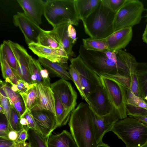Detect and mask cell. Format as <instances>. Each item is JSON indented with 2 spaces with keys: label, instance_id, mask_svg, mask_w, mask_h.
Segmentation results:
<instances>
[{
  "label": "cell",
  "instance_id": "7",
  "mask_svg": "<svg viewBox=\"0 0 147 147\" xmlns=\"http://www.w3.org/2000/svg\"><path fill=\"white\" fill-rule=\"evenodd\" d=\"M105 88L120 119L127 117L126 101L128 89L116 79L109 76L100 77Z\"/></svg>",
  "mask_w": 147,
  "mask_h": 147
},
{
  "label": "cell",
  "instance_id": "12",
  "mask_svg": "<svg viewBox=\"0 0 147 147\" xmlns=\"http://www.w3.org/2000/svg\"><path fill=\"white\" fill-rule=\"evenodd\" d=\"M36 126V131L47 138L52 132L58 127L55 115L45 109L31 111Z\"/></svg>",
  "mask_w": 147,
  "mask_h": 147
},
{
  "label": "cell",
  "instance_id": "50",
  "mask_svg": "<svg viewBox=\"0 0 147 147\" xmlns=\"http://www.w3.org/2000/svg\"><path fill=\"white\" fill-rule=\"evenodd\" d=\"M129 116L135 118L141 122L147 125V116L134 115Z\"/></svg>",
  "mask_w": 147,
  "mask_h": 147
},
{
  "label": "cell",
  "instance_id": "4",
  "mask_svg": "<svg viewBox=\"0 0 147 147\" xmlns=\"http://www.w3.org/2000/svg\"><path fill=\"white\" fill-rule=\"evenodd\" d=\"M111 131L125 144L126 147H140L147 139V125L134 117H127L114 124Z\"/></svg>",
  "mask_w": 147,
  "mask_h": 147
},
{
  "label": "cell",
  "instance_id": "54",
  "mask_svg": "<svg viewBox=\"0 0 147 147\" xmlns=\"http://www.w3.org/2000/svg\"><path fill=\"white\" fill-rule=\"evenodd\" d=\"M140 147H147V144H145L144 145Z\"/></svg>",
  "mask_w": 147,
  "mask_h": 147
},
{
  "label": "cell",
  "instance_id": "19",
  "mask_svg": "<svg viewBox=\"0 0 147 147\" xmlns=\"http://www.w3.org/2000/svg\"><path fill=\"white\" fill-rule=\"evenodd\" d=\"M69 24L65 23L56 26L50 32L66 51L70 59L74 54L72 50L74 44L68 34L67 28Z\"/></svg>",
  "mask_w": 147,
  "mask_h": 147
},
{
  "label": "cell",
  "instance_id": "30",
  "mask_svg": "<svg viewBox=\"0 0 147 147\" xmlns=\"http://www.w3.org/2000/svg\"><path fill=\"white\" fill-rule=\"evenodd\" d=\"M83 45L87 50L98 51H109L106 39H95L90 37L82 39Z\"/></svg>",
  "mask_w": 147,
  "mask_h": 147
},
{
  "label": "cell",
  "instance_id": "52",
  "mask_svg": "<svg viewBox=\"0 0 147 147\" xmlns=\"http://www.w3.org/2000/svg\"><path fill=\"white\" fill-rule=\"evenodd\" d=\"M96 147H110V146L108 144L104 143L102 142L98 144Z\"/></svg>",
  "mask_w": 147,
  "mask_h": 147
},
{
  "label": "cell",
  "instance_id": "44",
  "mask_svg": "<svg viewBox=\"0 0 147 147\" xmlns=\"http://www.w3.org/2000/svg\"><path fill=\"white\" fill-rule=\"evenodd\" d=\"M67 32L68 35L74 45L77 41V38L76 31L72 25L69 24L67 28Z\"/></svg>",
  "mask_w": 147,
  "mask_h": 147
},
{
  "label": "cell",
  "instance_id": "3",
  "mask_svg": "<svg viewBox=\"0 0 147 147\" xmlns=\"http://www.w3.org/2000/svg\"><path fill=\"white\" fill-rule=\"evenodd\" d=\"M79 52L85 63L100 77L117 73L129 76L126 64L117 55V59H113L107 56L106 51L87 50L82 45H80Z\"/></svg>",
  "mask_w": 147,
  "mask_h": 147
},
{
  "label": "cell",
  "instance_id": "22",
  "mask_svg": "<svg viewBox=\"0 0 147 147\" xmlns=\"http://www.w3.org/2000/svg\"><path fill=\"white\" fill-rule=\"evenodd\" d=\"M71 64L79 74L92 81L96 85H102L100 77L84 62L80 55L70 59Z\"/></svg>",
  "mask_w": 147,
  "mask_h": 147
},
{
  "label": "cell",
  "instance_id": "2",
  "mask_svg": "<svg viewBox=\"0 0 147 147\" xmlns=\"http://www.w3.org/2000/svg\"><path fill=\"white\" fill-rule=\"evenodd\" d=\"M115 13L104 0H100L94 9L82 20L86 33L95 39L107 38L114 32Z\"/></svg>",
  "mask_w": 147,
  "mask_h": 147
},
{
  "label": "cell",
  "instance_id": "45",
  "mask_svg": "<svg viewBox=\"0 0 147 147\" xmlns=\"http://www.w3.org/2000/svg\"><path fill=\"white\" fill-rule=\"evenodd\" d=\"M30 85L28 83L22 80H19L18 82L17 86L19 94L20 92H24L28 89Z\"/></svg>",
  "mask_w": 147,
  "mask_h": 147
},
{
  "label": "cell",
  "instance_id": "18",
  "mask_svg": "<svg viewBox=\"0 0 147 147\" xmlns=\"http://www.w3.org/2000/svg\"><path fill=\"white\" fill-rule=\"evenodd\" d=\"M36 87L39 102L37 106L32 111L45 109L50 111L55 115L54 94L50 87L41 84H37Z\"/></svg>",
  "mask_w": 147,
  "mask_h": 147
},
{
  "label": "cell",
  "instance_id": "38",
  "mask_svg": "<svg viewBox=\"0 0 147 147\" xmlns=\"http://www.w3.org/2000/svg\"><path fill=\"white\" fill-rule=\"evenodd\" d=\"M10 130L9 122L4 114L1 113L0 117V137L8 138Z\"/></svg>",
  "mask_w": 147,
  "mask_h": 147
},
{
  "label": "cell",
  "instance_id": "49",
  "mask_svg": "<svg viewBox=\"0 0 147 147\" xmlns=\"http://www.w3.org/2000/svg\"><path fill=\"white\" fill-rule=\"evenodd\" d=\"M20 123L23 128L28 131L30 129L28 127V124L26 119L23 117H20Z\"/></svg>",
  "mask_w": 147,
  "mask_h": 147
},
{
  "label": "cell",
  "instance_id": "26",
  "mask_svg": "<svg viewBox=\"0 0 147 147\" xmlns=\"http://www.w3.org/2000/svg\"><path fill=\"white\" fill-rule=\"evenodd\" d=\"M42 69V65L38 60L32 57L30 63L32 84H41L44 86L50 87L51 84L50 81L44 79L42 77L41 70Z\"/></svg>",
  "mask_w": 147,
  "mask_h": 147
},
{
  "label": "cell",
  "instance_id": "48",
  "mask_svg": "<svg viewBox=\"0 0 147 147\" xmlns=\"http://www.w3.org/2000/svg\"><path fill=\"white\" fill-rule=\"evenodd\" d=\"M18 132L13 130H10L8 135V138L10 140L15 141L18 137Z\"/></svg>",
  "mask_w": 147,
  "mask_h": 147
},
{
  "label": "cell",
  "instance_id": "16",
  "mask_svg": "<svg viewBox=\"0 0 147 147\" xmlns=\"http://www.w3.org/2000/svg\"><path fill=\"white\" fill-rule=\"evenodd\" d=\"M116 53L127 67L130 78V85L129 89L135 95L141 97L137 74L138 62L134 56L124 51L120 50Z\"/></svg>",
  "mask_w": 147,
  "mask_h": 147
},
{
  "label": "cell",
  "instance_id": "6",
  "mask_svg": "<svg viewBox=\"0 0 147 147\" xmlns=\"http://www.w3.org/2000/svg\"><path fill=\"white\" fill-rule=\"evenodd\" d=\"M145 10L142 2L138 0H125L116 13L113 23L114 32L140 23Z\"/></svg>",
  "mask_w": 147,
  "mask_h": 147
},
{
  "label": "cell",
  "instance_id": "5",
  "mask_svg": "<svg viewBox=\"0 0 147 147\" xmlns=\"http://www.w3.org/2000/svg\"><path fill=\"white\" fill-rule=\"evenodd\" d=\"M43 15L53 27L65 23L77 26L80 20L75 0H47Z\"/></svg>",
  "mask_w": 147,
  "mask_h": 147
},
{
  "label": "cell",
  "instance_id": "21",
  "mask_svg": "<svg viewBox=\"0 0 147 147\" xmlns=\"http://www.w3.org/2000/svg\"><path fill=\"white\" fill-rule=\"evenodd\" d=\"M38 60L42 66L54 76L67 81L72 80L71 77L67 71L69 69L67 64L52 62L41 57H38Z\"/></svg>",
  "mask_w": 147,
  "mask_h": 147
},
{
  "label": "cell",
  "instance_id": "8",
  "mask_svg": "<svg viewBox=\"0 0 147 147\" xmlns=\"http://www.w3.org/2000/svg\"><path fill=\"white\" fill-rule=\"evenodd\" d=\"M15 57L17 69L14 73L19 80H22L29 84H32L30 63L32 57L23 46L17 42L8 40Z\"/></svg>",
  "mask_w": 147,
  "mask_h": 147
},
{
  "label": "cell",
  "instance_id": "32",
  "mask_svg": "<svg viewBox=\"0 0 147 147\" xmlns=\"http://www.w3.org/2000/svg\"><path fill=\"white\" fill-rule=\"evenodd\" d=\"M38 43L43 46L53 48L62 47L50 33V31L43 29L38 36Z\"/></svg>",
  "mask_w": 147,
  "mask_h": 147
},
{
  "label": "cell",
  "instance_id": "35",
  "mask_svg": "<svg viewBox=\"0 0 147 147\" xmlns=\"http://www.w3.org/2000/svg\"><path fill=\"white\" fill-rule=\"evenodd\" d=\"M11 106L9 121L10 130L13 129L18 132L23 128L20 123V117L13 106L11 105Z\"/></svg>",
  "mask_w": 147,
  "mask_h": 147
},
{
  "label": "cell",
  "instance_id": "15",
  "mask_svg": "<svg viewBox=\"0 0 147 147\" xmlns=\"http://www.w3.org/2000/svg\"><path fill=\"white\" fill-rule=\"evenodd\" d=\"M132 36L133 30L131 27L114 32L105 38L109 51L116 53L125 49L131 40Z\"/></svg>",
  "mask_w": 147,
  "mask_h": 147
},
{
  "label": "cell",
  "instance_id": "41",
  "mask_svg": "<svg viewBox=\"0 0 147 147\" xmlns=\"http://www.w3.org/2000/svg\"><path fill=\"white\" fill-rule=\"evenodd\" d=\"M21 116L24 117L26 119L29 129L36 131L35 122L31 111L29 110H26L24 113L21 117Z\"/></svg>",
  "mask_w": 147,
  "mask_h": 147
},
{
  "label": "cell",
  "instance_id": "37",
  "mask_svg": "<svg viewBox=\"0 0 147 147\" xmlns=\"http://www.w3.org/2000/svg\"><path fill=\"white\" fill-rule=\"evenodd\" d=\"M83 90L87 98L95 90L97 85L84 77L79 74Z\"/></svg>",
  "mask_w": 147,
  "mask_h": 147
},
{
  "label": "cell",
  "instance_id": "40",
  "mask_svg": "<svg viewBox=\"0 0 147 147\" xmlns=\"http://www.w3.org/2000/svg\"><path fill=\"white\" fill-rule=\"evenodd\" d=\"M109 7L116 13L124 3L125 0H104Z\"/></svg>",
  "mask_w": 147,
  "mask_h": 147
},
{
  "label": "cell",
  "instance_id": "53",
  "mask_svg": "<svg viewBox=\"0 0 147 147\" xmlns=\"http://www.w3.org/2000/svg\"><path fill=\"white\" fill-rule=\"evenodd\" d=\"M143 99L145 101V102L147 104V94L144 97Z\"/></svg>",
  "mask_w": 147,
  "mask_h": 147
},
{
  "label": "cell",
  "instance_id": "36",
  "mask_svg": "<svg viewBox=\"0 0 147 147\" xmlns=\"http://www.w3.org/2000/svg\"><path fill=\"white\" fill-rule=\"evenodd\" d=\"M0 85L3 87L9 100L11 105L18 101L21 97L18 93L13 91L11 89V86L7 82H5L0 80Z\"/></svg>",
  "mask_w": 147,
  "mask_h": 147
},
{
  "label": "cell",
  "instance_id": "10",
  "mask_svg": "<svg viewBox=\"0 0 147 147\" xmlns=\"http://www.w3.org/2000/svg\"><path fill=\"white\" fill-rule=\"evenodd\" d=\"M50 87L59 97L66 109L71 113L77 105V94L71 84L61 78L52 83Z\"/></svg>",
  "mask_w": 147,
  "mask_h": 147
},
{
  "label": "cell",
  "instance_id": "55",
  "mask_svg": "<svg viewBox=\"0 0 147 147\" xmlns=\"http://www.w3.org/2000/svg\"><path fill=\"white\" fill-rule=\"evenodd\" d=\"M146 15L145 16V17L146 18V21L147 22V9H146Z\"/></svg>",
  "mask_w": 147,
  "mask_h": 147
},
{
  "label": "cell",
  "instance_id": "28",
  "mask_svg": "<svg viewBox=\"0 0 147 147\" xmlns=\"http://www.w3.org/2000/svg\"><path fill=\"white\" fill-rule=\"evenodd\" d=\"M55 118L58 127L65 125L69 121L71 113L65 108L57 95L54 93Z\"/></svg>",
  "mask_w": 147,
  "mask_h": 147
},
{
  "label": "cell",
  "instance_id": "11",
  "mask_svg": "<svg viewBox=\"0 0 147 147\" xmlns=\"http://www.w3.org/2000/svg\"><path fill=\"white\" fill-rule=\"evenodd\" d=\"M87 98L93 111L99 117L116 111L102 85H97L95 90Z\"/></svg>",
  "mask_w": 147,
  "mask_h": 147
},
{
  "label": "cell",
  "instance_id": "33",
  "mask_svg": "<svg viewBox=\"0 0 147 147\" xmlns=\"http://www.w3.org/2000/svg\"><path fill=\"white\" fill-rule=\"evenodd\" d=\"M68 71L72 78V81L76 85L82 98L83 99L85 100L87 103L90 107V103L85 96L83 90L79 73L73 67L71 64L69 66Z\"/></svg>",
  "mask_w": 147,
  "mask_h": 147
},
{
  "label": "cell",
  "instance_id": "43",
  "mask_svg": "<svg viewBox=\"0 0 147 147\" xmlns=\"http://www.w3.org/2000/svg\"><path fill=\"white\" fill-rule=\"evenodd\" d=\"M13 105L20 117L26 111L25 106L22 97L18 101L13 103Z\"/></svg>",
  "mask_w": 147,
  "mask_h": 147
},
{
  "label": "cell",
  "instance_id": "39",
  "mask_svg": "<svg viewBox=\"0 0 147 147\" xmlns=\"http://www.w3.org/2000/svg\"><path fill=\"white\" fill-rule=\"evenodd\" d=\"M0 105L2 107L4 114L6 117L9 122L10 119L11 113V105L8 98L0 94Z\"/></svg>",
  "mask_w": 147,
  "mask_h": 147
},
{
  "label": "cell",
  "instance_id": "47",
  "mask_svg": "<svg viewBox=\"0 0 147 147\" xmlns=\"http://www.w3.org/2000/svg\"><path fill=\"white\" fill-rule=\"evenodd\" d=\"M14 141L8 138L0 137V147H14Z\"/></svg>",
  "mask_w": 147,
  "mask_h": 147
},
{
  "label": "cell",
  "instance_id": "14",
  "mask_svg": "<svg viewBox=\"0 0 147 147\" xmlns=\"http://www.w3.org/2000/svg\"><path fill=\"white\" fill-rule=\"evenodd\" d=\"M92 110L93 129L95 140L98 144L102 142L105 134L111 131L114 123L120 119L115 111L100 117Z\"/></svg>",
  "mask_w": 147,
  "mask_h": 147
},
{
  "label": "cell",
  "instance_id": "1",
  "mask_svg": "<svg viewBox=\"0 0 147 147\" xmlns=\"http://www.w3.org/2000/svg\"><path fill=\"white\" fill-rule=\"evenodd\" d=\"M68 125L78 147H96L93 129V111L82 102L71 113Z\"/></svg>",
  "mask_w": 147,
  "mask_h": 147
},
{
  "label": "cell",
  "instance_id": "31",
  "mask_svg": "<svg viewBox=\"0 0 147 147\" xmlns=\"http://www.w3.org/2000/svg\"><path fill=\"white\" fill-rule=\"evenodd\" d=\"M30 147H48L47 139L38 131L30 129L28 131Z\"/></svg>",
  "mask_w": 147,
  "mask_h": 147
},
{
  "label": "cell",
  "instance_id": "9",
  "mask_svg": "<svg viewBox=\"0 0 147 147\" xmlns=\"http://www.w3.org/2000/svg\"><path fill=\"white\" fill-rule=\"evenodd\" d=\"M15 26L19 27L23 34L26 44L38 43V37L42 29L24 12L18 11L13 16Z\"/></svg>",
  "mask_w": 147,
  "mask_h": 147
},
{
  "label": "cell",
  "instance_id": "13",
  "mask_svg": "<svg viewBox=\"0 0 147 147\" xmlns=\"http://www.w3.org/2000/svg\"><path fill=\"white\" fill-rule=\"evenodd\" d=\"M28 48L38 57L45 58L54 62L67 63L69 58L62 47L53 48L42 46L36 43L28 45Z\"/></svg>",
  "mask_w": 147,
  "mask_h": 147
},
{
  "label": "cell",
  "instance_id": "42",
  "mask_svg": "<svg viewBox=\"0 0 147 147\" xmlns=\"http://www.w3.org/2000/svg\"><path fill=\"white\" fill-rule=\"evenodd\" d=\"M112 77L123 84L128 89L130 85V78L129 76L121 75L119 73L113 75L107 76Z\"/></svg>",
  "mask_w": 147,
  "mask_h": 147
},
{
  "label": "cell",
  "instance_id": "17",
  "mask_svg": "<svg viewBox=\"0 0 147 147\" xmlns=\"http://www.w3.org/2000/svg\"><path fill=\"white\" fill-rule=\"evenodd\" d=\"M17 1L24 12L36 24L42 23L45 1L42 0H18Z\"/></svg>",
  "mask_w": 147,
  "mask_h": 147
},
{
  "label": "cell",
  "instance_id": "27",
  "mask_svg": "<svg viewBox=\"0 0 147 147\" xmlns=\"http://www.w3.org/2000/svg\"><path fill=\"white\" fill-rule=\"evenodd\" d=\"M100 0H75L79 19L86 18L94 9Z\"/></svg>",
  "mask_w": 147,
  "mask_h": 147
},
{
  "label": "cell",
  "instance_id": "23",
  "mask_svg": "<svg viewBox=\"0 0 147 147\" xmlns=\"http://www.w3.org/2000/svg\"><path fill=\"white\" fill-rule=\"evenodd\" d=\"M48 147H78L71 133L63 130L57 134L51 133L47 138Z\"/></svg>",
  "mask_w": 147,
  "mask_h": 147
},
{
  "label": "cell",
  "instance_id": "20",
  "mask_svg": "<svg viewBox=\"0 0 147 147\" xmlns=\"http://www.w3.org/2000/svg\"><path fill=\"white\" fill-rule=\"evenodd\" d=\"M127 115L147 116V104L128 89L126 101Z\"/></svg>",
  "mask_w": 147,
  "mask_h": 147
},
{
  "label": "cell",
  "instance_id": "51",
  "mask_svg": "<svg viewBox=\"0 0 147 147\" xmlns=\"http://www.w3.org/2000/svg\"><path fill=\"white\" fill-rule=\"evenodd\" d=\"M142 39L144 42L147 44V24L142 34Z\"/></svg>",
  "mask_w": 147,
  "mask_h": 147
},
{
  "label": "cell",
  "instance_id": "46",
  "mask_svg": "<svg viewBox=\"0 0 147 147\" xmlns=\"http://www.w3.org/2000/svg\"><path fill=\"white\" fill-rule=\"evenodd\" d=\"M18 132V137L15 141L21 142H26V140H28V131L23 128Z\"/></svg>",
  "mask_w": 147,
  "mask_h": 147
},
{
  "label": "cell",
  "instance_id": "25",
  "mask_svg": "<svg viewBox=\"0 0 147 147\" xmlns=\"http://www.w3.org/2000/svg\"><path fill=\"white\" fill-rule=\"evenodd\" d=\"M36 85V84H30L26 91L19 93L24 101L26 110L32 111L38 104L39 97Z\"/></svg>",
  "mask_w": 147,
  "mask_h": 147
},
{
  "label": "cell",
  "instance_id": "29",
  "mask_svg": "<svg viewBox=\"0 0 147 147\" xmlns=\"http://www.w3.org/2000/svg\"><path fill=\"white\" fill-rule=\"evenodd\" d=\"M137 74L140 97L143 98L147 94V64L138 62Z\"/></svg>",
  "mask_w": 147,
  "mask_h": 147
},
{
  "label": "cell",
  "instance_id": "34",
  "mask_svg": "<svg viewBox=\"0 0 147 147\" xmlns=\"http://www.w3.org/2000/svg\"><path fill=\"white\" fill-rule=\"evenodd\" d=\"M2 43L8 62L14 73L17 69V61L8 40H4Z\"/></svg>",
  "mask_w": 147,
  "mask_h": 147
},
{
  "label": "cell",
  "instance_id": "24",
  "mask_svg": "<svg viewBox=\"0 0 147 147\" xmlns=\"http://www.w3.org/2000/svg\"><path fill=\"white\" fill-rule=\"evenodd\" d=\"M0 62L2 76L5 82L11 85H17L19 79L8 62L3 43L0 47Z\"/></svg>",
  "mask_w": 147,
  "mask_h": 147
},
{
  "label": "cell",
  "instance_id": "56",
  "mask_svg": "<svg viewBox=\"0 0 147 147\" xmlns=\"http://www.w3.org/2000/svg\"><path fill=\"white\" fill-rule=\"evenodd\" d=\"M145 144H147V139L146 142V143Z\"/></svg>",
  "mask_w": 147,
  "mask_h": 147
}]
</instances>
